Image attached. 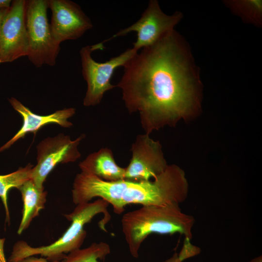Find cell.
<instances>
[{
    "mask_svg": "<svg viewBox=\"0 0 262 262\" xmlns=\"http://www.w3.org/2000/svg\"><path fill=\"white\" fill-rule=\"evenodd\" d=\"M51 11L50 27L59 43L81 37L93 27L91 19L77 3L69 0H48Z\"/></svg>",
    "mask_w": 262,
    "mask_h": 262,
    "instance_id": "11",
    "label": "cell"
},
{
    "mask_svg": "<svg viewBox=\"0 0 262 262\" xmlns=\"http://www.w3.org/2000/svg\"><path fill=\"white\" fill-rule=\"evenodd\" d=\"M110 252V247L107 243H94L87 247L70 252L62 262H101Z\"/></svg>",
    "mask_w": 262,
    "mask_h": 262,
    "instance_id": "16",
    "label": "cell"
},
{
    "mask_svg": "<svg viewBox=\"0 0 262 262\" xmlns=\"http://www.w3.org/2000/svg\"><path fill=\"white\" fill-rule=\"evenodd\" d=\"M199 252L200 249L198 247L191 244L190 239L185 238L183 246L178 256L182 262L187 258L197 255Z\"/></svg>",
    "mask_w": 262,
    "mask_h": 262,
    "instance_id": "18",
    "label": "cell"
},
{
    "mask_svg": "<svg viewBox=\"0 0 262 262\" xmlns=\"http://www.w3.org/2000/svg\"><path fill=\"white\" fill-rule=\"evenodd\" d=\"M5 240L4 238L0 239V262H6L4 253Z\"/></svg>",
    "mask_w": 262,
    "mask_h": 262,
    "instance_id": "20",
    "label": "cell"
},
{
    "mask_svg": "<svg viewBox=\"0 0 262 262\" xmlns=\"http://www.w3.org/2000/svg\"><path fill=\"white\" fill-rule=\"evenodd\" d=\"M232 9L248 21L260 23L262 15V2L260 0H241L232 2Z\"/></svg>",
    "mask_w": 262,
    "mask_h": 262,
    "instance_id": "17",
    "label": "cell"
},
{
    "mask_svg": "<svg viewBox=\"0 0 262 262\" xmlns=\"http://www.w3.org/2000/svg\"><path fill=\"white\" fill-rule=\"evenodd\" d=\"M182 17V14L179 12L172 15L165 14L161 10L157 0H150L147 8L137 21L128 27L120 30L102 43L135 32L137 33V39L133 43L132 48L138 51L142 48L152 45L164 34L174 30V27Z\"/></svg>",
    "mask_w": 262,
    "mask_h": 262,
    "instance_id": "7",
    "label": "cell"
},
{
    "mask_svg": "<svg viewBox=\"0 0 262 262\" xmlns=\"http://www.w3.org/2000/svg\"><path fill=\"white\" fill-rule=\"evenodd\" d=\"M26 0H12L0 33V64L27 56L28 37L25 23Z\"/></svg>",
    "mask_w": 262,
    "mask_h": 262,
    "instance_id": "10",
    "label": "cell"
},
{
    "mask_svg": "<svg viewBox=\"0 0 262 262\" xmlns=\"http://www.w3.org/2000/svg\"><path fill=\"white\" fill-rule=\"evenodd\" d=\"M249 262H262V256H259Z\"/></svg>",
    "mask_w": 262,
    "mask_h": 262,
    "instance_id": "24",
    "label": "cell"
},
{
    "mask_svg": "<svg viewBox=\"0 0 262 262\" xmlns=\"http://www.w3.org/2000/svg\"><path fill=\"white\" fill-rule=\"evenodd\" d=\"M103 48V43L101 42L84 47L80 51L82 76L87 85L83 101L85 106L99 104L106 91L116 87L110 82L115 70L119 66H124L138 52L133 48H129L104 63L95 61L91 56L92 51Z\"/></svg>",
    "mask_w": 262,
    "mask_h": 262,
    "instance_id": "6",
    "label": "cell"
},
{
    "mask_svg": "<svg viewBox=\"0 0 262 262\" xmlns=\"http://www.w3.org/2000/svg\"><path fill=\"white\" fill-rule=\"evenodd\" d=\"M9 8L0 9V33L4 17Z\"/></svg>",
    "mask_w": 262,
    "mask_h": 262,
    "instance_id": "21",
    "label": "cell"
},
{
    "mask_svg": "<svg viewBox=\"0 0 262 262\" xmlns=\"http://www.w3.org/2000/svg\"><path fill=\"white\" fill-rule=\"evenodd\" d=\"M18 190L23 202L22 217L17 231L20 235L45 208L47 193L44 189L37 187L31 179L24 182Z\"/></svg>",
    "mask_w": 262,
    "mask_h": 262,
    "instance_id": "14",
    "label": "cell"
},
{
    "mask_svg": "<svg viewBox=\"0 0 262 262\" xmlns=\"http://www.w3.org/2000/svg\"><path fill=\"white\" fill-rule=\"evenodd\" d=\"M17 262H60L59 261H50L43 257L38 258L34 256L26 257Z\"/></svg>",
    "mask_w": 262,
    "mask_h": 262,
    "instance_id": "19",
    "label": "cell"
},
{
    "mask_svg": "<svg viewBox=\"0 0 262 262\" xmlns=\"http://www.w3.org/2000/svg\"><path fill=\"white\" fill-rule=\"evenodd\" d=\"M187 56L174 30L124 65L116 87L128 112L139 113L146 133L173 126L190 113L196 79Z\"/></svg>",
    "mask_w": 262,
    "mask_h": 262,
    "instance_id": "1",
    "label": "cell"
},
{
    "mask_svg": "<svg viewBox=\"0 0 262 262\" xmlns=\"http://www.w3.org/2000/svg\"><path fill=\"white\" fill-rule=\"evenodd\" d=\"M82 134L74 140L68 135H58L44 139L37 146V164L32 171V180L36 186L44 189L48 175L59 163L74 162L81 156L78 147L84 138Z\"/></svg>",
    "mask_w": 262,
    "mask_h": 262,
    "instance_id": "8",
    "label": "cell"
},
{
    "mask_svg": "<svg viewBox=\"0 0 262 262\" xmlns=\"http://www.w3.org/2000/svg\"><path fill=\"white\" fill-rule=\"evenodd\" d=\"M48 0H26L25 23L28 37L29 60L36 67L53 66L60 50L48 22Z\"/></svg>",
    "mask_w": 262,
    "mask_h": 262,
    "instance_id": "5",
    "label": "cell"
},
{
    "mask_svg": "<svg viewBox=\"0 0 262 262\" xmlns=\"http://www.w3.org/2000/svg\"><path fill=\"white\" fill-rule=\"evenodd\" d=\"M131 151V159L125 168L124 180L138 182L153 180L168 165L160 143L147 133L137 135Z\"/></svg>",
    "mask_w": 262,
    "mask_h": 262,
    "instance_id": "9",
    "label": "cell"
},
{
    "mask_svg": "<svg viewBox=\"0 0 262 262\" xmlns=\"http://www.w3.org/2000/svg\"><path fill=\"white\" fill-rule=\"evenodd\" d=\"M164 262H182V261L179 257L178 254L175 252L172 257L165 260Z\"/></svg>",
    "mask_w": 262,
    "mask_h": 262,
    "instance_id": "23",
    "label": "cell"
},
{
    "mask_svg": "<svg viewBox=\"0 0 262 262\" xmlns=\"http://www.w3.org/2000/svg\"><path fill=\"white\" fill-rule=\"evenodd\" d=\"M8 100L12 107L22 116L23 125L9 141L0 147V152L10 147L16 141L24 137L27 133H35L47 124L54 123L64 128H69L72 126V123L67 119L75 114V109L73 108L56 111L47 115H40L33 113L15 98L12 97Z\"/></svg>",
    "mask_w": 262,
    "mask_h": 262,
    "instance_id": "12",
    "label": "cell"
},
{
    "mask_svg": "<svg viewBox=\"0 0 262 262\" xmlns=\"http://www.w3.org/2000/svg\"><path fill=\"white\" fill-rule=\"evenodd\" d=\"M33 165L29 164L11 173L0 175V198L4 206L6 221L10 222V213L7 203L8 191L13 188L19 189L26 181L31 179Z\"/></svg>",
    "mask_w": 262,
    "mask_h": 262,
    "instance_id": "15",
    "label": "cell"
},
{
    "mask_svg": "<svg viewBox=\"0 0 262 262\" xmlns=\"http://www.w3.org/2000/svg\"><path fill=\"white\" fill-rule=\"evenodd\" d=\"M12 0H0V9L9 8L11 5Z\"/></svg>",
    "mask_w": 262,
    "mask_h": 262,
    "instance_id": "22",
    "label": "cell"
},
{
    "mask_svg": "<svg viewBox=\"0 0 262 262\" xmlns=\"http://www.w3.org/2000/svg\"><path fill=\"white\" fill-rule=\"evenodd\" d=\"M108 204L101 198L93 202L77 204L72 212L65 215L71 223L57 240L49 245L40 247H32L24 241H18L13 246L8 262H17L26 257L38 255L50 261L60 262L65 258L66 254L81 247L86 236L84 226L96 215L103 214L98 226L101 229L106 231L105 226L111 219L107 210Z\"/></svg>",
    "mask_w": 262,
    "mask_h": 262,
    "instance_id": "4",
    "label": "cell"
},
{
    "mask_svg": "<svg viewBox=\"0 0 262 262\" xmlns=\"http://www.w3.org/2000/svg\"><path fill=\"white\" fill-rule=\"evenodd\" d=\"M194 217L182 212L180 205L142 206L125 213L121 225L131 256L137 258L142 243L150 234L179 233L191 239Z\"/></svg>",
    "mask_w": 262,
    "mask_h": 262,
    "instance_id": "3",
    "label": "cell"
},
{
    "mask_svg": "<svg viewBox=\"0 0 262 262\" xmlns=\"http://www.w3.org/2000/svg\"><path fill=\"white\" fill-rule=\"evenodd\" d=\"M79 166L81 172L93 175L105 181L124 179L125 168L116 163L112 151L107 147L89 154Z\"/></svg>",
    "mask_w": 262,
    "mask_h": 262,
    "instance_id": "13",
    "label": "cell"
},
{
    "mask_svg": "<svg viewBox=\"0 0 262 262\" xmlns=\"http://www.w3.org/2000/svg\"><path fill=\"white\" fill-rule=\"evenodd\" d=\"M188 191L184 171L172 164L168 165L155 179L147 181L125 180L107 181L81 172L74 180L72 198L77 205L100 197L113 206L115 213L121 214L130 204L159 206L180 205L186 199Z\"/></svg>",
    "mask_w": 262,
    "mask_h": 262,
    "instance_id": "2",
    "label": "cell"
}]
</instances>
